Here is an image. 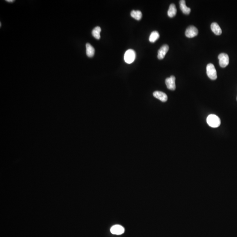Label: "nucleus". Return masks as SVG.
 <instances>
[{
    "label": "nucleus",
    "mask_w": 237,
    "mask_h": 237,
    "mask_svg": "<svg viewBox=\"0 0 237 237\" xmlns=\"http://www.w3.org/2000/svg\"><path fill=\"white\" fill-rule=\"evenodd\" d=\"M6 1L8 2H13L15 1L14 0H6Z\"/></svg>",
    "instance_id": "17"
},
{
    "label": "nucleus",
    "mask_w": 237,
    "mask_h": 237,
    "mask_svg": "<svg viewBox=\"0 0 237 237\" xmlns=\"http://www.w3.org/2000/svg\"><path fill=\"white\" fill-rule=\"evenodd\" d=\"M86 54L87 56L89 58L93 57L94 56L95 53V50L94 47L89 43H87L86 44Z\"/></svg>",
    "instance_id": "12"
},
{
    "label": "nucleus",
    "mask_w": 237,
    "mask_h": 237,
    "mask_svg": "<svg viewBox=\"0 0 237 237\" xmlns=\"http://www.w3.org/2000/svg\"><path fill=\"white\" fill-rule=\"evenodd\" d=\"M176 78L173 76H171L169 78H167L165 81L167 87L170 90H174L176 89Z\"/></svg>",
    "instance_id": "6"
},
{
    "label": "nucleus",
    "mask_w": 237,
    "mask_h": 237,
    "mask_svg": "<svg viewBox=\"0 0 237 237\" xmlns=\"http://www.w3.org/2000/svg\"><path fill=\"white\" fill-rule=\"evenodd\" d=\"M198 33L199 31L198 29L195 26L191 25L188 27L185 34L186 36L188 38H193L198 35Z\"/></svg>",
    "instance_id": "5"
},
{
    "label": "nucleus",
    "mask_w": 237,
    "mask_h": 237,
    "mask_svg": "<svg viewBox=\"0 0 237 237\" xmlns=\"http://www.w3.org/2000/svg\"><path fill=\"white\" fill-rule=\"evenodd\" d=\"M180 7L182 13L185 15H189L191 11L190 7H188L186 5V2L185 0H181L180 1Z\"/></svg>",
    "instance_id": "10"
},
{
    "label": "nucleus",
    "mask_w": 237,
    "mask_h": 237,
    "mask_svg": "<svg viewBox=\"0 0 237 237\" xmlns=\"http://www.w3.org/2000/svg\"><path fill=\"white\" fill-rule=\"evenodd\" d=\"M131 16L133 18L140 20L142 18V14L139 10H133L131 13Z\"/></svg>",
    "instance_id": "14"
},
{
    "label": "nucleus",
    "mask_w": 237,
    "mask_h": 237,
    "mask_svg": "<svg viewBox=\"0 0 237 237\" xmlns=\"http://www.w3.org/2000/svg\"><path fill=\"white\" fill-rule=\"evenodd\" d=\"M177 12L176 7L174 4H171L169 7L168 11L167 14L169 17L173 18L176 16Z\"/></svg>",
    "instance_id": "13"
},
{
    "label": "nucleus",
    "mask_w": 237,
    "mask_h": 237,
    "mask_svg": "<svg viewBox=\"0 0 237 237\" xmlns=\"http://www.w3.org/2000/svg\"><path fill=\"white\" fill-rule=\"evenodd\" d=\"M154 97L158 99L162 102H167L168 99L167 96L164 92L160 91H156L153 94Z\"/></svg>",
    "instance_id": "9"
},
{
    "label": "nucleus",
    "mask_w": 237,
    "mask_h": 237,
    "mask_svg": "<svg viewBox=\"0 0 237 237\" xmlns=\"http://www.w3.org/2000/svg\"><path fill=\"white\" fill-rule=\"evenodd\" d=\"M219 65L222 68H225L229 63V58L228 55L224 53L220 54L218 56Z\"/></svg>",
    "instance_id": "4"
},
{
    "label": "nucleus",
    "mask_w": 237,
    "mask_h": 237,
    "mask_svg": "<svg viewBox=\"0 0 237 237\" xmlns=\"http://www.w3.org/2000/svg\"><path fill=\"white\" fill-rule=\"evenodd\" d=\"M206 121L208 124L212 128L219 127L221 124V120L218 116L214 114L209 115L207 118Z\"/></svg>",
    "instance_id": "1"
},
{
    "label": "nucleus",
    "mask_w": 237,
    "mask_h": 237,
    "mask_svg": "<svg viewBox=\"0 0 237 237\" xmlns=\"http://www.w3.org/2000/svg\"><path fill=\"white\" fill-rule=\"evenodd\" d=\"M211 29L213 33L217 35H220L222 33L221 27L216 22H213L211 24Z\"/></svg>",
    "instance_id": "11"
},
{
    "label": "nucleus",
    "mask_w": 237,
    "mask_h": 237,
    "mask_svg": "<svg viewBox=\"0 0 237 237\" xmlns=\"http://www.w3.org/2000/svg\"><path fill=\"white\" fill-rule=\"evenodd\" d=\"M1 23L0 22V27H1Z\"/></svg>",
    "instance_id": "18"
},
{
    "label": "nucleus",
    "mask_w": 237,
    "mask_h": 237,
    "mask_svg": "<svg viewBox=\"0 0 237 237\" xmlns=\"http://www.w3.org/2000/svg\"><path fill=\"white\" fill-rule=\"evenodd\" d=\"M136 52L134 50L129 49L126 52L124 58L125 62L128 64L133 63L135 59Z\"/></svg>",
    "instance_id": "3"
},
{
    "label": "nucleus",
    "mask_w": 237,
    "mask_h": 237,
    "mask_svg": "<svg viewBox=\"0 0 237 237\" xmlns=\"http://www.w3.org/2000/svg\"><path fill=\"white\" fill-rule=\"evenodd\" d=\"M169 49V46L167 44H164L160 48L158 52V58L161 60L163 59L166 55V54L168 52Z\"/></svg>",
    "instance_id": "7"
},
{
    "label": "nucleus",
    "mask_w": 237,
    "mask_h": 237,
    "mask_svg": "<svg viewBox=\"0 0 237 237\" xmlns=\"http://www.w3.org/2000/svg\"><path fill=\"white\" fill-rule=\"evenodd\" d=\"M206 73L208 76L212 80H215L217 79V70L214 65L212 63H209L207 65Z\"/></svg>",
    "instance_id": "2"
},
{
    "label": "nucleus",
    "mask_w": 237,
    "mask_h": 237,
    "mask_svg": "<svg viewBox=\"0 0 237 237\" xmlns=\"http://www.w3.org/2000/svg\"><path fill=\"white\" fill-rule=\"evenodd\" d=\"M101 32V28L99 26H96L93 29L92 31V34L95 39L97 40H99L101 36H100V33Z\"/></svg>",
    "instance_id": "16"
},
{
    "label": "nucleus",
    "mask_w": 237,
    "mask_h": 237,
    "mask_svg": "<svg viewBox=\"0 0 237 237\" xmlns=\"http://www.w3.org/2000/svg\"></svg>",
    "instance_id": "19"
},
{
    "label": "nucleus",
    "mask_w": 237,
    "mask_h": 237,
    "mask_svg": "<svg viewBox=\"0 0 237 237\" xmlns=\"http://www.w3.org/2000/svg\"><path fill=\"white\" fill-rule=\"evenodd\" d=\"M125 231L124 227L120 225H115L113 226L111 229L110 231L113 235H120L123 234Z\"/></svg>",
    "instance_id": "8"
},
{
    "label": "nucleus",
    "mask_w": 237,
    "mask_h": 237,
    "mask_svg": "<svg viewBox=\"0 0 237 237\" xmlns=\"http://www.w3.org/2000/svg\"><path fill=\"white\" fill-rule=\"evenodd\" d=\"M159 34L158 32L154 31L150 34L149 40L151 43H154L159 38Z\"/></svg>",
    "instance_id": "15"
}]
</instances>
